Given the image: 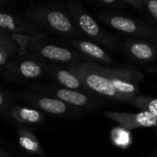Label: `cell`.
Returning a JSON list of instances; mask_svg holds the SVG:
<instances>
[{"instance_id": "cell-1", "label": "cell", "mask_w": 157, "mask_h": 157, "mask_svg": "<svg viewBox=\"0 0 157 157\" xmlns=\"http://www.w3.org/2000/svg\"><path fill=\"white\" fill-rule=\"evenodd\" d=\"M68 70L75 74L89 93L123 103H132L139 93V82L144 75L131 68H109L92 62L72 64Z\"/></svg>"}, {"instance_id": "cell-2", "label": "cell", "mask_w": 157, "mask_h": 157, "mask_svg": "<svg viewBox=\"0 0 157 157\" xmlns=\"http://www.w3.org/2000/svg\"><path fill=\"white\" fill-rule=\"evenodd\" d=\"M68 9L76 27L86 35L87 38L109 49H115L117 45L116 39L110 33L103 29L80 3H70L68 5Z\"/></svg>"}, {"instance_id": "cell-3", "label": "cell", "mask_w": 157, "mask_h": 157, "mask_svg": "<svg viewBox=\"0 0 157 157\" xmlns=\"http://www.w3.org/2000/svg\"><path fill=\"white\" fill-rule=\"evenodd\" d=\"M30 16L59 33L65 35H75L77 33L71 18L60 10L35 7Z\"/></svg>"}, {"instance_id": "cell-4", "label": "cell", "mask_w": 157, "mask_h": 157, "mask_svg": "<svg viewBox=\"0 0 157 157\" xmlns=\"http://www.w3.org/2000/svg\"><path fill=\"white\" fill-rule=\"evenodd\" d=\"M98 17L110 28L126 34L144 37V38L153 35L152 29L149 28L147 25L138 20L130 18L128 17H124L117 14L103 13V14H98Z\"/></svg>"}, {"instance_id": "cell-5", "label": "cell", "mask_w": 157, "mask_h": 157, "mask_svg": "<svg viewBox=\"0 0 157 157\" xmlns=\"http://www.w3.org/2000/svg\"><path fill=\"white\" fill-rule=\"evenodd\" d=\"M102 114L104 117L115 121L125 130L157 127V118L147 111L130 113L107 110L104 111Z\"/></svg>"}, {"instance_id": "cell-6", "label": "cell", "mask_w": 157, "mask_h": 157, "mask_svg": "<svg viewBox=\"0 0 157 157\" xmlns=\"http://www.w3.org/2000/svg\"><path fill=\"white\" fill-rule=\"evenodd\" d=\"M124 50L130 58L140 63H151L157 60V48L146 41L130 39L125 41Z\"/></svg>"}, {"instance_id": "cell-7", "label": "cell", "mask_w": 157, "mask_h": 157, "mask_svg": "<svg viewBox=\"0 0 157 157\" xmlns=\"http://www.w3.org/2000/svg\"><path fill=\"white\" fill-rule=\"evenodd\" d=\"M72 44L83 55H85L86 58L89 60L98 61L107 64L114 63V61L111 59L109 53L105 50H103L98 44L83 40H72Z\"/></svg>"}, {"instance_id": "cell-8", "label": "cell", "mask_w": 157, "mask_h": 157, "mask_svg": "<svg viewBox=\"0 0 157 157\" xmlns=\"http://www.w3.org/2000/svg\"><path fill=\"white\" fill-rule=\"evenodd\" d=\"M40 54L51 61L61 63H74V64H77V63L81 60L77 52H75L70 49L56 46L53 44L42 46L40 49Z\"/></svg>"}, {"instance_id": "cell-9", "label": "cell", "mask_w": 157, "mask_h": 157, "mask_svg": "<svg viewBox=\"0 0 157 157\" xmlns=\"http://www.w3.org/2000/svg\"><path fill=\"white\" fill-rule=\"evenodd\" d=\"M0 29L12 32L13 34H38V31L32 26L6 13H0Z\"/></svg>"}, {"instance_id": "cell-10", "label": "cell", "mask_w": 157, "mask_h": 157, "mask_svg": "<svg viewBox=\"0 0 157 157\" xmlns=\"http://www.w3.org/2000/svg\"><path fill=\"white\" fill-rule=\"evenodd\" d=\"M55 96L58 99L74 107L88 108L93 105V101L87 94L75 90L60 88L55 90Z\"/></svg>"}, {"instance_id": "cell-11", "label": "cell", "mask_w": 157, "mask_h": 157, "mask_svg": "<svg viewBox=\"0 0 157 157\" xmlns=\"http://www.w3.org/2000/svg\"><path fill=\"white\" fill-rule=\"evenodd\" d=\"M54 76L59 84L64 88L70 90H75L82 93H89L81 80L72 72L63 68H56L54 71Z\"/></svg>"}, {"instance_id": "cell-12", "label": "cell", "mask_w": 157, "mask_h": 157, "mask_svg": "<svg viewBox=\"0 0 157 157\" xmlns=\"http://www.w3.org/2000/svg\"><path fill=\"white\" fill-rule=\"evenodd\" d=\"M33 104L37 105L41 110L54 115H63L70 110L69 105L58 98H34Z\"/></svg>"}, {"instance_id": "cell-13", "label": "cell", "mask_w": 157, "mask_h": 157, "mask_svg": "<svg viewBox=\"0 0 157 157\" xmlns=\"http://www.w3.org/2000/svg\"><path fill=\"white\" fill-rule=\"evenodd\" d=\"M17 134H18V144L22 149L33 155H42L43 152L41 150V147L37 138L30 132L21 128L17 130Z\"/></svg>"}, {"instance_id": "cell-14", "label": "cell", "mask_w": 157, "mask_h": 157, "mask_svg": "<svg viewBox=\"0 0 157 157\" xmlns=\"http://www.w3.org/2000/svg\"><path fill=\"white\" fill-rule=\"evenodd\" d=\"M12 117L22 123H39L43 121V115L37 109L17 107L11 110Z\"/></svg>"}, {"instance_id": "cell-15", "label": "cell", "mask_w": 157, "mask_h": 157, "mask_svg": "<svg viewBox=\"0 0 157 157\" xmlns=\"http://www.w3.org/2000/svg\"><path fill=\"white\" fill-rule=\"evenodd\" d=\"M18 73L25 78H36L42 75V67L38 63L31 60L22 61L18 64Z\"/></svg>"}, {"instance_id": "cell-16", "label": "cell", "mask_w": 157, "mask_h": 157, "mask_svg": "<svg viewBox=\"0 0 157 157\" xmlns=\"http://www.w3.org/2000/svg\"><path fill=\"white\" fill-rule=\"evenodd\" d=\"M132 104L142 111L150 112L157 118V98H155L138 95Z\"/></svg>"}, {"instance_id": "cell-17", "label": "cell", "mask_w": 157, "mask_h": 157, "mask_svg": "<svg viewBox=\"0 0 157 157\" xmlns=\"http://www.w3.org/2000/svg\"><path fill=\"white\" fill-rule=\"evenodd\" d=\"M97 4L102 6H107V7H120V6H125L124 0H98L96 1Z\"/></svg>"}, {"instance_id": "cell-18", "label": "cell", "mask_w": 157, "mask_h": 157, "mask_svg": "<svg viewBox=\"0 0 157 157\" xmlns=\"http://www.w3.org/2000/svg\"><path fill=\"white\" fill-rule=\"evenodd\" d=\"M14 44H15V43H13L10 40H8V39L3 37V36L1 35V33H0V48H1V49L5 50L6 52H7L10 54V53H12L13 51H14V48H15V47H14Z\"/></svg>"}, {"instance_id": "cell-19", "label": "cell", "mask_w": 157, "mask_h": 157, "mask_svg": "<svg viewBox=\"0 0 157 157\" xmlns=\"http://www.w3.org/2000/svg\"><path fill=\"white\" fill-rule=\"evenodd\" d=\"M145 7L150 13V15L157 21V0L145 1Z\"/></svg>"}, {"instance_id": "cell-20", "label": "cell", "mask_w": 157, "mask_h": 157, "mask_svg": "<svg viewBox=\"0 0 157 157\" xmlns=\"http://www.w3.org/2000/svg\"><path fill=\"white\" fill-rule=\"evenodd\" d=\"M124 4L126 7H133L137 9H141L145 6V1L144 0H124Z\"/></svg>"}, {"instance_id": "cell-21", "label": "cell", "mask_w": 157, "mask_h": 157, "mask_svg": "<svg viewBox=\"0 0 157 157\" xmlns=\"http://www.w3.org/2000/svg\"><path fill=\"white\" fill-rule=\"evenodd\" d=\"M8 55H9V53L7 52H6L5 50H3V49L0 48V65L1 64H4L7 61Z\"/></svg>"}, {"instance_id": "cell-22", "label": "cell", "mask_w": 157, "mask_h": 157, "mask_svg": "<svg viewBox=\"0 0 157 157\" xmlns=\"http://www.w3.org/2000/svg\"><path fill=\"white\" fill-rule=\"evenodd\" d=\"M5 105H6V98L2 93H0V108H2Z\"/></svg>"}, {"instance_id": "cell-23", "label": "cell", "mask_w": 157, "mask_h": 157, "mask_svg": "<svg viewBox=\"0 0 157 157\" xmlns=\"http://www.w3.org/2000/svg\"><path fill=\"white\" fill-rule=\"evenodd\" d=\"M147 71H148V72H153V73H156V74H157V69H156V68H149V69H147Z\"/></svg>"}, {"instance_id": "cell-24", "label": "cell", "mask_w": 157, "mask_h": 157, "mask_svg": "<svg viewBox=\"0 0 157 157\" xmlns=\"http://www.w3.org/2000/svg\"><path fill=\"white\" fill-rule=\"evenodd\" d=\"M154 43H155L154 45H155V46L157 48V38H155V39L154 40Z\"/></svg>"}, {"instance_id": "cell-25", "label": "cell", "mask_w": 157, "mask_h": 157, "mask_svg": "<svg viewBox=\"0 0 157 157\" xmlns=\"http://www.w3.org/2000/svg\"><path fill=\"white\" fill-rule=\"evenodd\" d=\"M153 157H157V151L155 153V155H154V156Z\"/></svg>"}, {"instance_id": "cell-26", "label": "cell", "mask_w": 157, "mask_h": 157, "mask_svg": "<svg viewBox=\"0 0 157 157\" xmlns=\"http://www.w3.org/2000/svg\"><path fill=\"white\" fill-rule=\"evenodd\" d=\"M0 157H6L5 155H0Z\"/></svg>"}]
</instances>
